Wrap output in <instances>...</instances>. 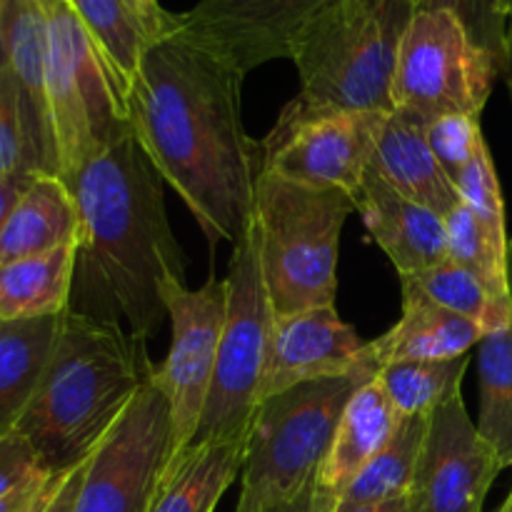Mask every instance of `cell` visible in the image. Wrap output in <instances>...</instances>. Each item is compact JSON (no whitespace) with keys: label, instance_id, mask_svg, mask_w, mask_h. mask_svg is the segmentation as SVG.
Instances as JSON below:
<instances>
[{"label":"cell","instance_id":"6da1fadb","mask_svg":"<svg viewBox=\"0 0 512 512\" xmlns=\"http://www.w3.org/2000/svg\"><path fill=\"white\" fill-rule=\"evenodd\" d=\"M243 80L165 28L125 95L130 133L210 245L243 238L263 175V140L243 125Z\"/></svg>","mask_w":512,"mask_h":512},{"label":"cell","instance_id":"7a4b0ae2","mask_svg":"<svg viewBox=\"0 0 512 512\" xmlns=\"http://www.w3.org/2000/svg\"><path fill=\"white\" fill-rule=\"evenodd\" d=\"M163 185L133 133L113 140L68 183L78 205L68 310L143 343L165 315L160 285L185 280L188 268Z\"/></svg>","mask_w":512,"mask_h":512},{"label":"cell","instance_id":"3957f363","mask_svg":"<svg viewBox=\"0 0 512 512\" xmlns=\"http://www.w3.org/2000/svg\"><path fill=\"white\" fill-rule=\"evenodd\" d=\"M153 370L148 343L65 310L15 433L50 473L73 470L95 453Z\"/></svg>","mask_w":512,"mask_h":512},{"label":"cell","instance_id":"277c9868","mask_svg":"<svg viewBox=\"0 0 512 512\" xmlns=\"http://www.w3.org/2000/svg\"><path fill=\"white\" fill-rule=\"evenodd\" d=\"M415 10V0H333L320 10L290 48L300 93L283 113H393L395 65Z\"/></svg>","mask_w":512,"mask_h":512},{"label":"cell","instance_id":"5b68a950","mask_svg":"<svg viewBox=\"0 0 512 512\" xmlns=\"http://www.w3.org/2000/svg\"><path fill=\"white\" fill-rule=\"evenodd\" d=\"M355 200L343 190H318L260 175L250 233L275 318L335 305L340 233Z\"/></svg>","mask_w":512,"mask_h":512},{"label":"cell","instance_id":"8992f818","mask_svg":"<svg viewBox=\"0 0 512 512\" xmlns=\"http://www.w3.org/2000/svg\"><path fill=\"white\" fill-rule=\"evenodd\" d=\"M370 378L373 370H360L263 400L250 425L235 512H268L315 483L345 405Z\"/></svg>","mask_w":512,"mask_h":512},{"label":"cell","instance_id":"52a82bcc","mask_svg":"<svg viewBox=\"0 0 512 512\" xmlns=\"http://www.w3.org/2000/svg\"><path fill=\"white\" fill-rule=\"evenodd\" d=\"M503 75L448 8H418L398 53L393 113L428 128L448 115L478 118Z\"/></svg>","mask_w":512,"mask_h":512},{"label":"cell","instance_id":"ba28073f","mask_svg":"<svg viewBox=\"0 0 512 512\" xmlns=\"http://www.w3.org/2000/svg\"><path fill=\"white\" fill-rule=\"evenodd\" d=\"M225 283H228V313H225L213 385L193 443L248 440L255 410L260 405L275 313L263 283L258 245L250 233V225L243 238L233 245Z\"/></svg>","mask_w":512,"mask_h":512},{"label":"cell","instance_id":"9c48e42d","mask_svg":"<svg viewBox=\"0 0 512 512\" xmlns=\"http://www.w3.org/2000/svg\"><path fill=\"white\" fill-rule=\"evenodd\" d=\"M160 298L170 320V350L163 363L155 365L153 383L168 398L173 423L170 458H175L193 445L213 385L228 313V283L213 275L198 290H190L185 280H168L160 285Z\"/></svg>","mask_w":512,"mask_h":512},{"label":"cell","instance_id":"30bf717a","mask_svg":"<svg viewBox=\"0 0 512 512\" xmlns=\"http://www.w3.org/2000/svg\"><path fill=\"white\" fill-rule=\"evenodd\" d=\"M170 450V405L150 378L88 458L73 512H148Z\"/></svg>","mask_w":512,"mask_h":512},{"label":"cell","instance_id":"8fae6325","mask_svg":"<svg viewBox=\"0 0 512 512\" xmlns=\"http://www.w3.org/2000/svg\"><path fill=\"white\" fill-rule=\"evenodd\" d=\"M388 115L330 113L293 118L280 113L263 140V175L358 198Z\"/></svg>","mask_w":512,"mask_h":512},{"label":"cell","instance_id":"7c38bea8","mask_svg":"<svg viewBox=\"0 0 512 512\" xmlns=\"http://www.w3.org/2000/svg\"><path fill=\"white\" fill-rule=\"evenodd\" d=\"M333 0H198L165 28L238 75L290 58L300 30Z\"/></svg>","mask_w":512,"mask_h":512},{"label":"cell","instance_id":"4fadbf2b","mask_svg":"<svg viewBox=\"0 0 512 512\" xmlns=\"http://www.w3.org/2000/svg\"><path fill=\"white\" fill-rule=\"evenodd\" d=\"M503 463L478 433L463 393L428 415L405 500L408 512H483Z\"/></svg>","mask_w":512,"mask_h":512},{"label":"cell","instance_id":"5bb4252c","mask_svg":"<svg viewBox=\"0 0 512 512\" xmlns=\"http://www.w3.org/2000/svg\"><path fill=\"white\" fill-rule=\"evenodd\" d=\"M360 370H373L368 343L340 318L335 305L283 315L273 325L260 403L295 385L345 378Z\"/></svg>","mask_w":512,"mask_h":512},{"label":"cell","instance_id":"9a60e30c","mask_svg":"<svg viewBox=\"0 0 512 512\" xmlns=\"http://www.w3.org/2000/svg\"><path fill=\"white\" fill-rule=\"evenodd\" d=\"M0 60L18 95L35 170L40 175H58L48 108V18L43 0H3Z\"/></svg>","mask_w":512,"mask_h":512},{"label":"cell","instance_id":"2e32d148","mask_svg":"<svg viewBox=\"0 0 512 512\" xmlns=\"http://www.w3.org/2000/svg\"><path fill=\"white\" fill-rule=\"evenodd\" d=\"M365 230L400 275H413L450 260L445 218L413 203L368 170L355 198Z\"/></svg>","mask_w":512,"mask_h":512},{"label":"cell","instance_id":"e0dca14e","mask_svg":"<svg viewBox=\"0 0 512 512\" xmlns=\"http://www.w3.org/2000/svg\"><path fill=\"white\" fill-rule=\"evenodd\" d=\"M403 293V315L380 338L368 343V363L378 373L383 365L400 360H453L470 355L483 343L485 333L478 323L430 303L415 293Z\"/></svg>","mask_w":512,"mask_h":512},{"label":"cell","instance_id":"ac0fdd59","mask_svg":"<svg viewBox=\"0 0 512 512\" xmlns=\"http://www.w3.org/2000/svg\"><path fill=\"white\" fill-rule=\"evenodd\" d=\"M370 170L413 203L448 218L460 205L453 180L430 150L425 128L390 113L380 128Z\"/></svg>","mask_w":512,"mask_h":512},{"label":"cell","instance_id":"d6986e66","mask_svg":"<svg viewBox=\"0 0 512 512\" xmlns=\"http://www.w3.org/2000/svg\"><path fill=\"white\" fill-rule=\"evenodd\" d=\"M400 420L403 418L393 408L378 378L365 380L340 415L333 443L315 475L318 488L333 495L343 493L393 438Z\"/></svg>","mask_w":512,"mask_h":512},{"label":"cell","instance_id":"ffe728a7","mask_svg":"<svg viewBox=\"0 0 512 512\" xmlns=\"http://www.w3.org/2000/svg\"><path fill=\"white\" fill-rule=\"evenodd\" d=\"M248 440H205L170 458L148 512H213L240 478Z\"/></svg>","mask_w":512,"mask_h":512},{"label":"cell","instance_id":"44dd1931","mask_svg":"<svg viewBox=\"0 0 512 512\" xmlns=\"http://www.w3.org/2000/svg\"><path fill=\"white\" fill-rule=\"evenodd\" d=\"M78 238V205L58 175H35L0 233V265L50 253Z\"/></svg>","mask_w":512,"mask_h":512},{"label":"cell","instance_id":"7402d4cb","mask_svg":"<svg viewBox=\"0 0 512 512\" xmlns=\"http://www.w3.org/2000/svg\"><path fill=\"white\" fill-rule=\"evenodd\" d=\"M75 245L0 265V320L55 318L70 305Z\"/></svg>","mask_w":512,"mask_h":512},{"label":"cell","instance_id":"603a6c76","mask_svg":"<svg viewBox=\"0 0 512 512\" xmlns=\"http://www.w3.org/2000/svg\"><path fill=\"white\" fill-rule=\"evenodd\" d=\"M60 318L63 315L0 325V440L15 433L28 410L53 350Z\"/></svg>","mask_w":512,"mask_h":512},{"label":"cell","instance_id":"cb8c5ba5","mask_svg":"<svg viewBox=\"0 0 512 512\" xmlns=\"http://www.w3.org/2000/svg\"><path fill=\"white\" fill-rule=\"evenodd\" d=\"M88 30L100 60L125 105L150 38L125 0H68Z\"/></svg>","mask_w":512,"mask_h":512},{"label":"cell","instance_id":"d4e9b609","mask_svg":"<svg viewBox=\"0 0 512 512\" xmlns=\"http://www.w3.org/2000/svg\"><path fill=\"white\" fill-rule=\"evenodd\" d=\"M400 290L423 295L430 303L473 320L485 335L500 333L512 325V300L493 298L475 275L453 260L413 275H400Z\"/></svg>","mask_w":512,"mask_h":512},{"label":"cell","instance_id":"484cf974","mask_svg":"<svg viewBox=\"0 0 512 512\" xmlns=\"http://www.w3.org/2000/svg\"><path fill=\"white\" fill-rule=\"evenodd\" d=\"M425 430H428V415L400 420L393 438L365 465L363 473L338 495V503L378 505L405 498L410 480H413L420 448H423Z\"/></svg>","mask_w":512,"mask_h":512},{"label":"cell","instance_id":"4316f807","mask_svg":"<svg viewBox=\"0 0 512 512\" xmlns=\"http://www.w3.org/2000/svg\"><path fill=\"white\" fill-rule=\"evenodd\" d=\"M468 365L470 355L453 360H400L383 365L375 378L400 418H418L460 393Z\"/></svg>","mask_w":512,"mask_h":512},{"label":"cell","instance_id":"83f0119b","mask_svg":"<svg viewBox=\"0 0 512 512\" xmlns=\"http://www.w3.org/2000/svg\"><path fill=\"white\" fill-rule=\"evenodd\" d=\"M480 415L478 433L512 468V325L485 335L478 353Z\"/></svg>","mask_w":512,"mask_h":512},{"label":"cell","instance_id":"f1b7e54d","mask_svg":"<svg viewBox=\"0 0 512 512\" xmlns=\"http://www.w3.org/2000/svg\"><path fill=\"white\" fill-rule=\"evenodd\" d=\"M450 260L488 288L498 300H512L510 290V240L495 235L468 205L460 203L445 218Z\"/></svg>","mask_w":512,"mask_h":512},{"label":"cell","instance_id":"f546056e","mask_svg":"<svg viewBox=\"0 0 512 512\" xmlns=\"http://www.w3.org/2000/svg\"><path fill=\"white\" fill-rule=\"evenodd\" d=\"M453 185L460 195V203L468 205V208L473 210L495 235L508 238L503 190H500V180L498 173H495L488 145H483V148L478 150V155L455 175Z\"/></svg>","mask_w":512,"mask_h":512},{"label":"cell","instance_id":"4dcf8cb0","mask_svg":"<svg viewBox=\"0 0 512 512\" xmlns=\"http://www.w3.org/2000/svg\"><path fill=\"white\" fill-rule=\"evenodd\" d=\"M430 150L453 180L485 145L483 130L473 115H448L425 128Z\"/></svg>","mask_w":512,"mask_h":512},{"label":"cell","instance_id":"1f68e13d","mask_svg":"<svg viewBox=\"0 0 512 512\" xmlns=\"http://www.w3.org/2000/svg\"><path fill=\"white\" fill-rule=\"evenodd\" d=\"M15 175L40 173L35 170L28 138H25L18 95H15L8 70L0 60V178H15Z\"/></svg>","mask_w":512,"mask_h":512},{"label":"cell","instance_id":"d6a6232c","mask_svg":"<svg viewBox=\"0 0 512 512\" xmlns=\"http://www.w3.org/2000/svg\"><path fill=\"white\" fill-rule=\"evenodd\" d=\"M450 10L460 18L470 38L488 50L505 70V38H508V13L503 0H453Z\"/></svg>","mask_w":512,"mask_h":512},{"label":"cell","instance_id":"836d02e7","mask_svg":"<svg viewBox=\"0 0 512 512\" xmlns=\"http://www.w3.org/2000/svg\"><path fill=\"white\" fill-rule=\"evenodd\" d=\"M40 473H50V470L40 463L38 453L30 448L23 435L13 433L0 440V498Z\"/></svg>","mask_w":512,"mask_h":512},{"label":"cell","instance_id":"e575fe53","mask_svg":"<svg viewBox=\"0 0 512 512\" xmlns=\"http://www.w3.org/2000/svg\"><path fill=\"white\" fill-rule=\"evenodd\" d=\"M55 478V473H40L35 478H30L28 483H23L20 488H15L13 493L3 495L0 498V512H23L28 510L40 495L45 493V488L50 485V480Z\"/></svg>","mask_w":512,"mask_h":512},{"label":"cell","instance_id":"d590c367","mask_svg":"<svg viewBox=\"0 0 512 512\" xmlns=\"http://www.w3.org/2000/svg\"><path fill=\"white\" fill-rule=\"evenodd\" d=\"M85 465H88V460L80 465H75L73 470H68V473H65L63 483L58 485V490H55L53 498L48 500V505H45L43 512H73L75 500H78V493H80V485H83Z\"/></svg>","mask_w":512,"mask_h":512},{"label":"cell","instance_id":"8d00e7d4","mask_svg":"<svg viewBox=\"0 0 512 512\" xmlns=\"http://www.w3.org/2000/svg\"><path fill=\"white\" fill-rule=\"evenodd\" d=\"M35 175H15V178H0V233H3V225L8 220L10 210L18 203L20 195L25 193V188L30 185Z\"/></svg>","mask_w":512,"mask_h":512},{"label":"cell","instance_id":"74e56055","mask_svg":"<svg viewBox=\"0 0 512 512\" xmlns=\"http://www.w3.org/2000/svg\"><path fill=\"white\" fill-rule=\"evenodd\" d=\"M333 512H408V500L398 498V500H390V503H378V505H343V503H335Z\"/></svg>","mask_w":512,"mask_h":512},{"label":"cell","instance_id":"f35d334b","mask_svg":"<svg viewBox=\"0 0 512 512\" xmlns=\"http://www.w3.org/2000/svg\"><path fill=\"white\" fill-rule=\"evenodd\" d=\"M313 498H315V483H310L308 488L298 495V498L290 500V503H285V505H278V508H273L268 512H310L313 510Z\"/></svg>","mask_w":512,"mask_h":512},{"label":"cell","instance_id":"ab89813d","mask_svg":"<svg viewBox=\"0 0 512 512\" xmlns=\"http://www.w3.org/2000/svg\"><path fill=\"white\" fill-rule=\"evenodd\" d=\"M335 503H338V495H333V493H328V490L318 488V483H315L313 510H310V512H333Z\"/></svg>","mask_w":512,"mask_h":512},{"label":"cell","instance_id":"60d3db41","mask_svg":"<svg viewBox=\"0 0 512 512\" xmlns=\"http://www.w3.org/2000/svg\"><path fill=\"white\" fill-rule=\"evenodd\" d=\"M65 473H68V470H65ZM65 473H55V478H53V480H50V485H48V488H45V493H43V495H40V498H38V500H35V503H33V505H30V508H28V510H23V512H43V508H45V505H48V500H50V498H53V493H55V490H58V485H60V483H63Z\"/></svg>","mask_w":512,"mask_h":512},{"label":"cell","instance_id":"b9f144b4","mask_svg":"<svg viewBox=\"0 0 512 512\" xmlns=\"http://www.w3.org/2000/svg\"><path fill=\"white\" fill-rule=\"evenodd\" d=\"M503 78L508 80L510 98H512V13H510V18H508V38H505V70H503Z\"/></svg>","mask_w":512,"mask_h":512},{"label":"cell","instance_id":"7bdbcfd3","mask_svg":"<svg viewBox=\"0 0 512 512\" xmlns=\"http://www.w3.org/2000/svg\"><path fill=\"white\" fill-rule=\"evenodd\" d=\"M450 3H453V0H415V5H418V8H448L450 10Z\"/></svg>","mask_w":512,"mask_h":512},{"label":"cell","instance_id":"ee69618b","mask_svg":"<svg viewBox=\"0 0 512 512\" xmlns=\"http://www.w3.org/2000/svg\"><path fill=\"white\" fill-rule=\"evenodd\" d=\"M498 512H512V488H510L508 498H505V503L498 508Z\"/></svg>","mask_w":512,"mask_h":512},{"label":"cell","instance_id":"f6af8a7d","mask_svg":"<svg viewBox=\"0 0 512 512\" xmlns=\"http://www.w3.org/2000/svg\"><path fill=\"white\" fill-rule=\"evenodd\" d=\"M503 5H505V13H508V18H510V13H512V0H503Z\"/></svg>","mask_w":512,"mask_h":512},{"label":"cell","instance_id":"bcb514c9","mask_svg":"<svg viewBox=\"0 0 512 512\" xmlns=\"http://www.w3.org/2000/svg\"><path fill=\"white\" fill-rule=\"evenodd\" d=\"M0 325H3V320H0Z\"/></svg>","mask_w":512,"mask_h":512}]
</instances>
